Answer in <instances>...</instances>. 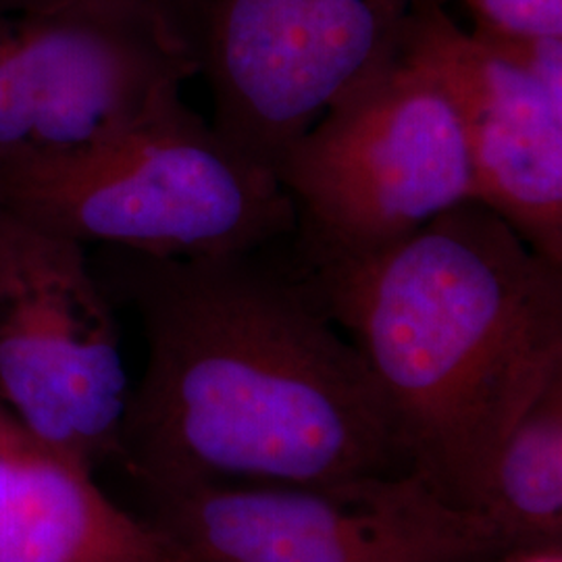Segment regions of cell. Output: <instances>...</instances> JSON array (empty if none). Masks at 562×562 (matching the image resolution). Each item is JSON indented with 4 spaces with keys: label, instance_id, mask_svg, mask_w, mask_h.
<instances>
[{
    "label": "cell",
    "instance_id": "ba28073f",
    "mask_svg": "<svg viewBox=\"0 0 562 562\" xmlns=\"http://www.w3.org/2000/svg\"><path fill=\"white\" fill-rule=\"evenodd\" d=\"M130 390L86 246L0 206V404L99 473L117 459Z\"/></svg>",
    "mask_w": 562,
    "mask_h": 562
},
{
    "label": "cell",
    "instance_id": "3957f363",
    "mask_svg": "<svg viewBox=\"0 0 562 562\" xmlns=\"http://www.w3.org/2000/svg\"><path fill=\"white\" fill-rule=\"evenodd\" d=\"M165 92L142 117L78 159L0 192V206L81 246L155 257L257 252L296 229L273 171Z\"/></svg>",
    "mask_w": 562,
    "mask_h": 562
},
{
    "label": "cell",
    "instance_id": "4fadbf2b",
    "mask_svg": "<svg viewBox=\"0 0 562 562\" xmlns=\"http://www.w3.org/2000/svg\"><path fill=\"white\" fill-rule=\"evenodd\" d=\"M471 34L562 101V36H522L483 27H473Z\"/></svg>",
    "mask_w": 562,
    "mask_h": 562
},
{
    "label": "cell",
    "instance_id": "277c9868",
    "mask_svg": "<svg viewBox=\"0 0 562 562\" xmlns=\"http://www.w3.org/2000/svg\"><path fill=\"white\" fill-rule=\"evenodd\" d=\"M296 206L294 259L352 257L475 201L461 120L442 83L398 59L334 102L273 169Z\"/></svg>",
    "mask_w": 562,
    "mask_h": 562
},
{
    "label": "cell",
    "instance_id": "52a82bcc",
    "mask_svg": "<svg viewBox=\"0 0 562 562\" xmlns=\"http://www.w3.org/2000/svg\"><path fill=\"white\" fill-rule=\"evenodd\" d=\"M196 76L150 0L0 15V192L78 159Z\"/></svg>",
    "mask_w": 562,
    "mask_h": 562
},
{
    "label": "cell",
    "instance_id": "5b68a950",
    "mask_svg": "<svg viewBox=\"0 0 562 562\" xmlns=\"http://www.w3.org/2000/svg\"><path fill=\"white\" fill-rule=\"evenodd\" d=\"M130 485L190 562H501L498 529L415 471L340 483Z\"/></svg>",
    "mask_w": 562,
    "mask_h": 562
},
{
    "label": "cell",
    "instance_id": "7a4b0ae2",
    "mask_svg": "<svg viewBox=\"0 0 562 562\" xmlns=\"http://www.w3.org/2000/svg\"><path fill=\"white\" fill-rule=\"evenodd\" d=\"M278 250L361 352L411 471L480 513L504 438L562 378V265L480 201L362 255Z\"/></svg>",
    "mask_w": 562,
    "mask_h": 562
},
{
    "label": "cell",
    "instance_id": "9a60e30c",
    "mask_svg": "<svg viewBox=\"0 0 562 562\" xmlns=\"http://www.w3.org/2000/svg\"><path fill=\"white\" fill-rule=\"evenodd\" d=\"M59 0H0V15L2 13H18V11H27V9H38L44 4H53Z\"/></svg>",
    "mask_w": 562,
    "mask_h": 562
},
{
    "label": "cell",
    "instance_id": "9c48e42d",
    "mask_svg": "<svg viewBox=\"0 0 562 562\" xmlns=\"http://www.w3.org/2000/svg\"><path fill=\"white\" fill-rule=\"evenodd\" d=\"M398 57L427 69L454 104L475 201L562 265V101L457 25L443 0H415Z\"/></svg>",
    "mask_w": 562,
    "mask_h": 562
},
{
    "label": "cell",
    "instance_id": "8992f818",
    "mask_svg": "<svg viewBox=\"0 0 562 562\" xmlns=\"http://www.w3.org/2000/svg\"><path fill=\"white\" fill-rule=\"evenodd\" d=\"M213 101L215 132L273 171L350 90L398 59L415 0H150Z\"/></svg>",
    "mask_w": 562,
    "mask_h": 562
},
{
    "label": "cell",
    "instance_id": "8fae6325",
    "mask_svg": "<svg viewBox=\"0 0 562 562\" xmlns=\"http://www.w3.org/2000/svg\"><path fill=\"white\" fill-rule=\"evenodd\" d=\"M480 513L498 529L510 557L562 548V378L504 438Z\"/></svg>",
    "mask_w": 562,
    "mask_h": 562
},
{
    "label": "cell",
    "instance_id": "30bf717a",
    "mask_svg": "<svg viewBox=\"0 0 562 562\" xmlns=\"http://www.w3.org/2000/svg\"><path fill=\"white\" fill-rule=\"evenodd\" d=\"M0 562H190L0 404Z\"/></svg>",
    "mask_w": 562,
    "mask_h": 562
},
{
    "label": "cell",
    "instance_id": "5bb4252c",
    "mask_svg": "<svg viewBox=\"0 0 562 562\" xmlns=\"http://www.w3.org/2000/svg\"><path fill=\"white\" fill-rule=\"evenodd\" d=\"M501 562H562V548H550V550H531L513 554Z\"/></svg>",
    "mask_w": 562,
    "mask_h": 562
},
{
    "label": "cell",
    "instance_id": "6da1fadb",
    "mask_svg": "<svg viewBox=\"0 0 562 562\" xmlns=\"http://www.w3.org/2000/svg\"><path fill=\"white\" fill-rule=\"evenodd\" d=\"M90 265L146 340L109 464L125 483L319 485L411 471L361 352L278 244L213 257L99 246Z\"/></svg>",
    "mask_w": 562,
    "mask_h": 562
},
{
    "label": "cell",
    "instance_id": "7c38bea8",
    "mask_svg": "<svg viewBox=\"0 0 562 562\" xmlns=\"http://www.w3.org/2000/svg\"><path fill=\"white\" fill-rule=\"evenodd\" d=\"M475 27L522 34L562 36V0H459Z\"/></svg>",
    "mask_w": 562,
    "mask_h": 562
}]
</instances>
